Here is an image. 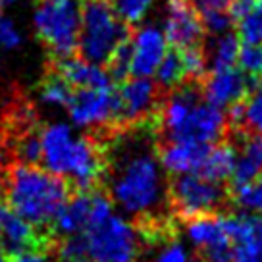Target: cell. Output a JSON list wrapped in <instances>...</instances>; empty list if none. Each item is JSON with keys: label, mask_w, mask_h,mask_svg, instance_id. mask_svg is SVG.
Here are the masks:
<instances>
[{"label": "cell", "mask_w": 262, "mask_h": 262, "mask_svg": "<svg viewBox=\"0 0 262 262\" xmlns=\"http://www.w3.org/2000/svg\"><path fill=\"white\" fill-rule=\"evenodd\" d=\"M201 83V95L205 97L206 102L222 110L231 106L233 102L245 100L254 85V81H251L235 66L210 70V74H206Z\"/></svg>", "instance_id": "8fae6325"}, {"label": "cell", "mask_w": 262, "mask_h": 262, "mask_svg": "<svg viewBox=\"0 0 262 262\" xmlns=\"http://www.w3.org/2000/svg\"><path fill=\"white\" fill-rule=\"evenodd\" d=\"M33 25L52 60L74 56L81 27V0H42L35 10Z\"/></svg>", "instance_id": "8992f818"}, {"label": "cell", "mask_w": 262, "mask_h": 262, "mask_svg": "<svg viewBox=\"0 0 262 262\" xmlns=\"http://www.w3.org/2000/svg\"><path fill=\"white\" fill-rule=\"evenodd\" d=\"M54 70L75 89L89 87H108L112 85V77L100 64H93L85 58H64L54 60Z\"/></svg>", "instance_id": "2e32d148"}, {"label": "cell", "mask_w": 262, "mask_h": 262, "mask_svg": "<svg viewBox=\"0 0 262 262\" xmlns=\"http://www.w3.org/2000/svg\"><path fill=\"white\" fill-rule=\"evenodd\" d=\"M10 262H52L50 260L49 253L39 245L27 247L19 253L12 254V260Z\"/></svg>", "instance_id": "d590c367"}, {"label": "cell", "mask_w": 262, "mask_h": 262, "mask_svg": "<svg viewBox=\"0 0 262 262\" xmlns=\"http://www.w3.org/2000/svg\"><path fill=\"white\" fill-rule=\"evenodd\" d=\"M68 196V181L45 168H39V164L19 162L6 178L4 199L14 212L29 220L35 228L52 224Z\"/></svg>", "instance_id": "3957f363"}, {"label": "cell", "mask_w": 262, "mask_h": 262, "mask_svg": "<svg viewBox=\"0 0 262 262\" xmlns=\"http://www.w3.org/2000/svg\"><path fill=\"white\" fill-rule=\"evenodd\" d=\"M108 191L114 206L131 218H150L168 199L166 172L145 127L125 133L108 158Z\"/></svg>", "instance_id": "6da1fadb"}, {"label": "cell", "mask_w": 262, "mask_h": 262, "mask_svg": "<svg viewBox=\"0 0 262 262\" xmlns=\"http://www.w3.org/2000/svg\"><path fill=\"white\" fill-rule=\"evenodd\" d=\"M233 201L249 214H262V173L251 183L233 187Z\"/></svg>", "instance_id": "484cf974"}, {"label": "cell", "mask_w": 262, "mask_h": 262, "mask_svg": "<svg viewBox=\"0 0 262 262\" xmlns=\"http://www.w3.org/2000/svg\"><path fill=\"white\" fill-rule=\"evenodd\" d=\"M235 162H237V148L229 143H214L212 147L208 148L205 162L196 173H201L203 178L212 180L216 183H224L231 178Z\"/></svg>", "instance_id": "ffe728a7"}, {"label": "cell", "mask_w": 262, "mask_h": 262, "mask_svg": "<svg viewBox=\"0 0 262 262\" xmlns=\"http://www.w3.org/2000/svg\"><path fill=\"white\" fill-rule=\"evenodd\" d=\"M120 100V122L143 123L156 110L158 85L150 77H131L123 79L118 91Z\"/></svg>", "instance_id": "7c38bea8"}, {"label": "cell", "mask_w": 262, "mask_h": 262, "mask_svg": "<svg viewBox=\"0 0 262 262\" xmlns=\"http://www.w3.org/2000/svg\"><path fill=\"white\" fill-rule=\"evenodd\" d=\"M21 41L24 37H21V31L17 29V25L8 17H2L0 19V45L6 50H14L21 45Z\"/></svg>", "instance_id": "e575fe53"}, {"label": "cell", "mask_w": 262, "mask_h": 262, "mask_svg": "<svg viewBox=\"0 0 262 262\" xmlns=\"http://www.w3.org/2000/svg\"><path fill=\"white\" fill-rule=\"evenodd\" d=\"M226 127H228L226 112L206 100L205 102L199 100L189 110L185 122L181 123L180 131L172 139H193L205 145H214L224 137Z\"/></svg>", "instance_id": "4fadbf2b"}, {"label": "cell", "mask_w": 262, "mask_h": 262, "mask_svg": "<svg viewBox=\"0 0 262 262\" xmlns=\"http://www.w3.org/2000/svg\"><path fill=\"white\" fill-rule=\"evenodd\" d=\"M237 64L251 81L262 79V42H243V47H239Z\"/></svg>", "instance_id": "d4e9b609"}, {"label": "cell", "mask_w": 262, "mask_h": 262, "mask_svg": "<svg viewBox=\"0 0 262 262\" xmlns=\"http://www.w3.org/2000/svg\"><path fill=\"white\" fill-rule=\"evenodd\" d=\"M245 125L253 133L262 135V79L253 85L245 100Z\"/></svg>", "instance_id": "f546056e"}, {"label": "cell", "mask_w": 262, "mask_h": 262, "mask_svg": "<svg viewBox=\"0 0 262 262\" xmlns=\"http://www.w3.org/2000/svg\"><path fill=\"white\" fill-rule=\"evenodd\" d=\"M181 58H183V68H185V81H196L201 83L208 74V60L203 45L199 47H187L180 49Z\"/></svg>", "instance_id": "4316f807"}, {"label": "cell", "mask_w": 262, "mask_h": 262, "mask_svg": "<svg viewBox=\"0 0 262 262\" xmlns=\"http://www.w3.org/2000/svg\"><path fill=\"white\" fill-rule=\"evenodd\" d=\"M68 262H95V260H91L89 256H81V258H75V260H68Z\"/></svg>", "instance_id": "60d3db41"}, {"label": "cell", "mask_w": 262, "mask_h": 262, "mask_svg": "<svg viewBox=\"0 0 262 262\" xmlns=\"http://www.w3.org/2000/svg\"><path fill=\"white\" fill-rule=\"evenodd\" d=\"M129 68H131V37L122 41L112 56L106 62V72L110 74L112 81H123L129 77Z\"/></svg>", "instance_id": "83f0119b"}, {"label": "cell", "mask_w": 262, "mask_h": 262, "mask_svg": "<svg viewBox=\"0 0 262 262\" xmlns=\"http://www.w3.org/2000/svg\"><path fill=\"white\" fill-rule=\"evenodd\" d=\"M152 262H191L189 249L180 241H170L156 253Z\"/></svg>", "instance_id": "836d02e7"}, {"label": "cell", "mask_w": 262, "mask_h": 262, "mask_svg": "<svg viewBox=\"0 0 262 262\" xmlns=\"http://www.w3.org/2000/svg\"><path fill=\"white\" fill-rule=\"evenodd\" d=\"M85 254L95 262H135L141 253V235L135 224L116 210L112 199L91 195V212L83 229Z\"/></svg>", "instance_id": "277c9868"}, {"label": "cell", "mask_w": 262, "mask_h": 262, "mask_svg": "<svg viewBox=\"0 0 262 262\" xmlns=\"http://www.w3.org/2000/svg\"><path fill=\"white\" fill-rule=\"evenodd\" d=\"M262 173V135L253 133L247 137L241 145V150H237V162L231 173V187H239L254 181Z\"/></svg>", "instance_id": "d6986e66"}, {"label": "cell", "mask_w": 262, "mask_h": 262, "mask_svg": "<svg viewBox=\"0 0 262 262\" xmlns=\"http://www.w3.org/2000/svg\"><path fill=\"white\" fill-rule=\"evenodd\" d=\"M205 25V31L212 33V35H222L231 29L233 25V17L229 16L226 8H196Z\"/></svg>", "instance_id": "4dcf8cb0"}, {"label": "cell", "mask_w": 262, "mask_h": 262, "mask_svg": "<svg viewBox=\"0 0 262 262\" xmlns=\"http://www.w3.org/2000/svg\"><path fill=\"white\" fill-rule=\"evenodd\" d=\"M156 85L166 91L176 89L178 85L185 81V68H183V58H181V50L172 47L170 50L164 52L160 64L155 72Z\"/></svg>", "instance_id": "7402d4cb"}, {"label": "cell", "mask_w": 262, "mask_h": 262, "mask_svg": "<svg viewBox=\"0 0 262 262\" xmlns=\"http://www.w3.org/2000/svg\"><path fill=\"white\" fill-rule=\"evenodd\" d=\"M185 237L203 253L206 262H233V243L226 228V216L208 212L187 218Z\"/></svg>", "instance_id": "9c48e42d"}, {"label": "cell", "mask_w": 262, "mask_h": 262, "mask_svg": "<svg viewBox=\"0 0 262 262\" xmlns=\"http://www.w3.org/2000/svg\"><path fill=\"white\" fill-rule=\"evenodd\" d=\"M110 4L114 8L116 16L131 27V25H139L143 21L152 0H112Z\"/></svg>", "instance_id": "f1b7e54d"}, {"label": "cell", "mask_w": 262, "mask_h": 262, "mask_svg": "<svg viewBox=\"0 0 262 262\" xmlns=\"http://www.w3.org/2000/svg\"><path fill=\"white\" fill-rule=\"evenodd\" d=\"M10 260H12V258H10V253L0 245V262H10Z\"/></svg>", "instance_id": "ab89813d"}, {"label": "cell", "mask_w": 262, "mask_h": 262, "mask_svg": "<svg viewBox=\"0 0 262 262\" xmlns=\"http://www.w3.org/2000/svg\"><path fill=\"white\" fill-rule=\"evenodd\" d=\"M253 222H254V233H256V239L262 247V214H253Z\"/></svg>", "instance_id": "74e56055"}, {"label": "cell", "mask_w": 262, "mask_h": 262, "mask_svg": "<svg viewBox=\"0 0 262 262\" xmlns=\"http://www.w3.org/2000/svg\"><path fill=\"white\" fill-rule=\"evenodd\" d=\"M164 37L176 49L199 47L205 39V25L193 0H168Z\"/></svg>", "instance_id": "30bf717a"}, {"label": "cell", "mask_w": 262, "mask_h": 262, "mask_svg": "<svg viewBox=\"0 0 262 262\" xmlns=\"http://www.w3.org/2000/svg\"><path fill=\"white\" fill-rule=\"evenodd\" d=\"M41 137V164L45 170L70 180L79 191H89L98 183L104 164L95 143L77 135L66 122L47 123Z\"/></svg>", "instance_id": "7a4b0ae2"}, {"label": "cell", "mask_w": 262, "mask_h": 262, "mask_svg": "<svg viewBox=\"0 0 262 262\" xmlns=\"http://www.w3.org/2000/svg\"><path fill=\"white\" fill-rule=\"evenodd\" d=\"M129 25L116 16L108 0H83L77 50L81 58L104 66L122 41L129 39Z\"/></svg>", "instance_id": "5b68a950"}, {"label": "cell", "mask_w": 262, "mask_h": 262, "mask_svg": "<svg viewBox=\"0 0 262 262\" xmlns=\"http://www.w3.org/2000/svg\"><path fill=\"white\" fill-rule=\"evenodd\" d=\"M91 212V193L87 191H79L75 196H68L62 208L52 220V228L54 233L60 237H68V235H77L83 233V229L87 228Z\"/></svg>", "instance_id": "ac0fdd59"}, {"label": "cell", "mask_w": 262, "mask_h": 262, "mask_svg": "<svg viewBox=\"0 0 262 262\" xmlns=\"http://www.w3.org/2000/svg\"><path fill=\"white\" fill-rule=\"evenodd\" d=\"M212 145H205L193 139H168L160 150V164L170 176L196 173L205 162V156Z\"/></svg>", "instance_id": "9a60e30c"}, {"label": "cell", "mask_w": 262, "mask_h": 262, "mask_svg": "<svg viewBox=\"0 0 262 262\" xmlns=\"http://www.w3.org/2000/svg\"><path fill=\"white\" fill-rule=\"evenodd\" d=\"M168 196L180 216L193 218L214 212L224 203L226 193L222 183L206 180L201 173H183L176 176L172 187L168 189Z\"/></svg>", "instance_id": "52a82bcc"}, {"label": "cell", "mask_w": 262, "mask_h": 262, "mask_svg": "<svg viewBox=\"0 0 262 262\" xmlns=\"http://www.w3.org/2000/svg\"><path fill=\"white\" fill-rule=\"evenodd\" d=\"M17 158L24 164H41L42 148L41 137L35 133H27L24 139L17 143Z\"/></svg>", "instance_id": "1f68e13d"}, {"label": "cell", "mask_w": 262, "mask_h": 262, "mask_svg": "<svg viewBox=\"0 0 262 262\" xmlns=\"http://www.w3.org/2000/svg\"><path fill=\"white\" fill-rule=\"evenodd\" d=\"M58 256H60V260L62 262L75 260V258L87 256V254H85V241H83L81 233L64 237L62 245H60V249H58Z\"/></svg>", "instance_id": "d6a6232c"}, {"label": "cell", "mask_w": 262, "mask_h": 262, "mask_svg": "<svg viewBox=\"0 0 262 262\" xmlns=\"http://www.w3.org/2000/svg\"><path fill=\"white\" fill-rule=\"evenodd\" d=\"M68 114L79 129L104 127L108 123L120 122L118 91L112 85L74 91V97L68 104Z\"/></svg>", "instance_id": "ba28073f"}, {"label": "cell", "mask_w": 262, "mask_h": 262, "mask_svg": "<svg viewBox=\"0 0 262 262\" xmlns=\"http://www.w3.org/2000/svg\"><path fill=\"white\" fill-rule=\"evenodd\" d=\"M0 8H2V0H0Z\"/></svg>", "instance_id": "b9f144b4"}, {"label": "cell", "mask_w": 262, "mask_h": 262, "mask_svg": "<svg viewBox=\"0 0 262 262\" xmlns=\"http://www.w3.org/2000/svg\"><path fill=\"white\" fill-rule=\"evenodd\" d=\"M239 37L235 33L226 31L216 37V41L205 49L206 60H208V70H220L228 68L237 62L239 54Z\"/></svg>", "instance_id": "44dd1931"}, {"label": "cell", "mask_w": 262, "mask_h": 262, "mask_svg": "<svg viewBox=\"0 0 262 262\" xmlns=\"http://www.w3.org/2000/svg\"><path fill=\"white\" fill-rule=\"evenodd\" d=\"M72 97H74V87L52 68V72L42 79L41 87H39L41 102L47 106L68 108Z\"/></svg>", "instance_id": "603a6c76"}, {"label": "cell", "mask_w": 262, "mask_h": 262, "mask_svg": "<svg viewBox=\"0 0 262 262\" xmlns=\"http://www.w3.org/2000/svg\"><path fill=\"white\" fill-rule=\"evenodd\" d=\"M168 50V41L164 31L156 25H145L131 37V77H155V72L164 52Z\"/></svg>", "instance_id": "5bb4252c"}, {"label": "cell", "mask_w": 262, "mask_h": 262, "mask_svg": "<svg viewBox=\"0 0 262 262\" xmlns=\"http://www.w3.org/2000/svg\"><path fill=\"white\" fill-rule=\"evenodd\" d=\"M235 25L237 37L243 42H262V0H256L253 8L239 17Z\"/></svg>", "instance_id": "cb8c5ba5"}, {"label": "cell", "mask_w": 262, "mask_h": 262, "mask_svg": "<svg viewBox=\"0 0 262 262\" xmlns=\"http://www.w3.org/2000/svg\"><path fill=\"white\" fill-rule=\"evenodd\" d=\"M196 8H226L233 0H193Z\"/></svg>", "instance_id": "8d00e7d4"}, {"label": "cell", "mask_w": 262, "mask_h": 262, "mask_svg": "<svg viewBox=\"0 0 262 262\" xmlns=\"http://www.w3.org/2000/svg\"><path fill=\"white\" fill-rule=\"evenodd\" d=\"M4 193H6V173H4L2 166H0V205L4 201Z\"/></svg>", "instance_id": "f35d334b"}, {"label": "cell", "mask_w": 262, "mask_h": 262, "mask_svg": "<svg viewBox=\"0 0 262 262\" xmlns=\"http://www.w3.org/2000/svg\"><path fill=\"white\" fill-rule=\"evenodd\" d=\"M39 243L37 228L12 208H0V245L10 254Z\"/></svg>", "instance_id": "e0dca14e"}]
</instances>
